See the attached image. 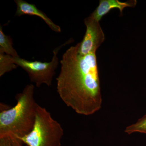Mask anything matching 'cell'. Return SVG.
<instances>
[{"instance_id":"cell-1","label":"cell","mask_w":146,"mask_h":146,"mask_svg":"<svg viewBox=\"0 0 146 146\" xmlns=\"http://www.w3.org/2000/svg\"><path fill=\"white\" fill-rule=\"evenodd\" d=\"M79 44L63 54L56 78L59 97L79 115L89 116L99 111L102 104L96 53H79Z\"/></svg>"},{"instance_id":"cell-11","label":"cell","mask_w":146,"mask_h":146,"mask_svg":"<svg viewBox=\"0 0 146 146\" xmlns=\"http://www.w3.org/2000/svg\"><path fill=\"white\" fill-rule=\"evenodd\" d=\"M23 143L13 136L0 137V146H23Z\"/></svg>"},{"instance_id":"cell-6","label":"cell","mask_w":146,"mask_h":146,"mask_svg":"<svg viewBox=\"0 0 146 146\" xmlns=\"http://www.w3.org/2000/svg\"><path fill=\"white\" fill-rule=\"evenodd\" d=\"M17 6L15 16H21L23 15L35 16L42 18L52 31L56 33L61 32V28L56 25L46 14L36 7L35 5L30 3L23 0H15Z\"/></svg>"},{"instance_id":"cell-5","label":"cell","mask_w":146,"mask_h":146,"mask_svg":"<svg viewBox=\"0 0 146 146\" xmlns=\"http://www.w3.org/2000/svg\"><path fill=\"white\" fill-rule=\"evenodd\" d=\"M84 22L86 32L82 41L78 43V52L82 55L96 53L105 39L99 21L90 15L84 19Z\"/></svg>"},{"instance_id":"cell-3","label":"cell","mask_w":146,"mask_h":146,"mask_svg":"<svg viewBox=\"0 0 146 146\" xmlns=\"http://www.w3.org/2000/svg\"><path fill=\"white\" fill-rule=\"evenodd\" d=\"M63 134L61 125L45 108L39 105L32 130L18 139L27 146H61Z\"/></svg>"},{"instance_id":"cell-10","label":"cell","mask_w":146,"mask_h":146,"mask_svg":"<svg viewBox=\"0 0 146 146\" xmlns=\"http://www.w3.org/2000/svg\"><path fill=\"white\" fill-rule=\"evenodd\" d=\"M125 132L128 134L136 132L146 134V114L139 119L136 123L127 127L125 130Z\"/></svg>"},{"instance_id":"cell-9","label":"cell","mask_w":146,"mask_h":146,"mask_svg":"<svg viewBox=\"0 0 146 146\" xmlns=\"http://www.w3.org/2000/svg\"><path fill=\"white\" fill-rule=\"evenodd\" d=\"M18 66L15 62L14 57L3 53H0V76L15 70Z\"/></svg>"},{"instance_id":"cell-2","label":"cell","mask_w":146,"mask_h":146,"mask_svg":"<svg viewBox=\"0 0 146 146\" xmlns=\"http://www.w3.org/2000/svg\"><path fill=\"white\" fill-rule=\"evenodd\" d=\"M35 86L28 84L16 96V105L0 112V137L13 136L17 138L29 134L34 127L39 104L34 99Z\"/></svg>"},{"instance_id":"cell-8","label":"cell","mask_w":146,"mask_h":146,"mask_svg":"<svg viewBox=\"0 0 146 146\" xmlns=\"http://www.w3.org/2000/svg\"><path fill=\"white\" fill-rule=\"evenodd\" d=\"M0 53L9 55L13 57L20 56L13 48L12 39L4 33L1 25L0 26Z\"/></svg>"},{"instance_id":"cell-4","label":"cell","mask_w":146,"mask_h":146,"mask_svg":"<svg viewBox=\"0 0 146 146\" xmlns=\"http://www.w3.org/2000/svg\"><path fill=\"white\" fill-rule=\"evenodd\" d=\"M70 41L66 42L59 47H56L53 51V56L49 62H42L39 61H30L21 58L20 56L14 57L15 63L26 71L32 82L35 83L37 87L43 84L48 86H51L55 71L58 65V54L60 49Z\"/></svg>"},{"instance_id":"cell-7","label":"cell","mask_w":146,"mask_h":146,"mask_svg":"<svg viewBox=\"0 0 146 146\" xmlns=\"http://www.w3.org/2000/svg\"><path fill=\"white\" fill-rule=\"evenodd\" d=\"M136 3V0H130L126 2H121L118 0H100L98 7L91 15L100 22L102 18L107 14L111 9H118L121 15L125 8L127 7H134Z\"/></svg>"}]
</instances>
